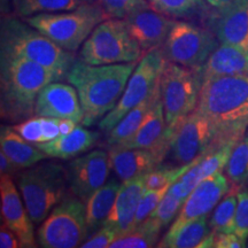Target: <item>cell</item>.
Wrapping results in <instances>:
<instances>
[{"mask_svg": "<svg viewBox=\"0 0 248 248\" xmlns=\"http://www.w3.org/2000/svg\"><path fill=\"white\" fill-rule=\"evenodd\" d=\"M234 145L235 142H229L218 150L204 155L202 159L198 161L192 168L188 169L177 182L170 186L168 190L169 193L185 202L191 192L201 182L208 178L213 173L221 171L222 169L225 168Z\"/></svg>", "mask_w": 248, "mask_h": 248, "instance_id": "obj_20", "label": "cell"}, {"mask_svg": "<svg viewBox=\"0 0 248 248\" xmlns=\"http://www.w3.org/2000/svg\"><path fill=\"white\" fill-rule=\"evenodd\" d=\"M133 38L142 49V53L160 48L168 37L176 20L154 11L145 8L123 18Z\"/></svg>", "mask_w": 248, "mask_h": 248, "instance_id": "obj_18", "label": "cell"}, {"mask_svg": "<svg viewBox=\"0 0 248 248\" xmlns=\"http://www.w3.org/2000/svg\"><path fill=\"white\" fill-rule=\"evenodd\" d=\"M202 82L225 76L248 75V52L229 44H221L200 68Z\"/></svg>", "mask_w": 248, "mask_h": 248, "instance_id": "obj_23", "label": "cell"}, {"mask_svg": "<svg viewBox=\"0 0 248 248\" xmlns=\"http://www.w3.org/2000/svg\"><path fill=\"white\" fill-rule=\"evenodd\" d=\"M246 247H248V243H247V244H246Z\"/></svg>", "mask_w": 248, "mask_h": 248, "instance_id": "obj_46", "label": "cell"}, {"mask_svg": "<svg viewBox=\"0 0 248 248\" xmlns=\"http://www.w3.org/2000/svg\"><path fill=\"white\" fill-rule=\"evenodd\" d=\"M109 160L111 170L122 182L139 177L156 169L163 162L159 154L142 148H125L119 145L110 146Z\"/></svg>", "mask_w": 248, "mask_h": 248, "instance_id": "obj_21", "label": "cell"}, {"mask_svg": "<svg viewBox=\"0 0 248 248\" xmlns=\"http://www.w3.org/2000/svg\"><path fill=\"white\" fill-rule=\"evenodd\" d=\"M215 232L210 228L208 215L185 223L177 229H169L156 247L161 248H212Z\"/></svg>", "mask_w": 248, "mask_h": 248, "instance_id": "obj_24", "label": "cell"}, {"mask_svg": "<svg viewBox=\"0 0 248 248\" xmlns=\"http://www.w3.org/2000/svg\"><path fill=\"white\" fill-rule=\"evenodd\" d=\"M35 116L71 120L82 123L84 113L77 90L57 80L42 89L36 99Z\"/></svg>", "mask_w": 248, "mask_h": 248, "instance_id": "obj_15", "label": "cell"}, {"mask_svg": "<svg viewBox=\"0 0 248 248\" xmlns=\"http://www.w3.org/2000/svg\"><path fill=\"white\" fill-rule=\"evenodd\" d=\"M0 170H1V175L14 176L22 169L9 159L4 152H0Z\"/></svg>", "mask_w": 248, "mask_h": 248, "instance_id": "obj_43", "label": "cell"}, {"mask_svg": "<svg viewBox=\"0 0 248 248\" xmlns=\"http://www.w3.org/2000/svg\"><path fill=\"white\" fill-rule=\"evenodd\" d=\"M93 2L95 0H11V6L15 15L24 18L42 13L71 11Z\"/></svg>", "mask_w": 248, "mask_h": 248, "instance_id": "obj_31", "label": "cell"}, {"mask_svg": "<svg viewBox=\"0 0 248 248\" xmlns=\"http://www.w3.org/2000/svg\"><path fill=\"white\" fill-rule=\"evenodd\" d=\"M247 185H248V182H247Z\"/></svg>", "mask_w": 248, "mask_h": 248, "instance_id": "obj_47", "label": "cell"}, {"mask_svg": "<svg viewBox=\"0 0 248 248\" xmlns=\"http://www.w3.org/2000/svg\"><path fill=\"white\" fill-rule=\"evenodd\" d=\"M218 43L210 29L186 21H176L160 49L167 61L199 69L218 47Z\"/></svg>", "mask_w": 248, "mask_h": 248, "instance_id": "obj_12", "label": "cell"}, {"mask_svg": "<svg viewBox=\"0 0 248 248\" xmlns=\"http://www.w3.org/2000/svg\"><path fill=\"white\" fill-rule=\"evenodd\" d=\"M166 61L160 48L151 49L142 55L130 76L119 104L99 121L98 126L101 131L109 132L130 110L144 102L159 88Z\"/></svg>", "mask_w": 248, "mask_h": 248, "instance_id": "obj_10", "label": "cell"}, {"mask_svg": "<svg viewBox=\"0 0 248 248\" xmlns=\"http://www.w3.org/2000/svg\"><path fill=\"white\" fill-rule=\"evenodd\" d=\"M0 247L1 248H17L21 247L20 240L13 231L9 230L4 223L0 228Z\"/></svg>", "mask_w": 248, "mask_h": 248, "instance_id": "obj_42", "label": "cell"}, {"mask_svg": "<svg viewBox=\"0 0 248 248\" xmlns=\"http://www.w3.org/2000/svg\"><path fill=\"white\" fill-rule=\"evenodd\" d=\"M67 78L37 62L1 52L0 70V114L7 123L23 122L35 115L36 99L49 83Z\"/></svg>", "mask_w": 248, "mask_h": 248, "instance_id": "obj_1", "label": "cell"}, {"mask_svg": "<svg viewBox=\"0 0 248 248\" xmlns=\"http://www.w3.org/2000/svg\"><path fill=\"white\" fill-rule=\"evenodd\" d=\"M84 201L69 194L42 222L37 241L44 248L79 247L88 237Z\"/></svg>", "mask_w": 248, "mask_h": 248, "instance_id": "obj_9", "label": "cell"}, {"mask_svg": "<svg viewBox=\"0 0 248 248\" xmlns=\"http://www.w3.org/2000/svg\"><path fill=\"white\" fill-rule=\"evenodd\" d=\"M120 237V233L114 226L109 224L102 225L99 230L90 235L88 239L83 241L79 247L82 248H105L109 247L111 243Z\"/></svg>", "mask_w": 248, "mask_h": 248, "instance_id": "obj_40", "label": "cell"}, {"mask_svg": "<svg viewBox=\"0 0 248 248\" xmlns=\"http://www.w3.org/2000/svg\"><path fill=\"white\" fill-rule=\"evenodd\" d=\"M0 46L2 53L18 55L66 75L77 60L75 53L55 44L17 15H1Z\"/></svg>", "mask_w": 248, "mask_h": 248, "instance_id": "obj_4", "label": "cell"}, {"mask_svg": "<svg viewBox=\"0 0 248 248\" xmlns=\"http://www.w3.org/2000/svg\"><path fill=\"white\" fill-rule=\"evenodd\" d=\"M172 133L167 126L163 104L160 99L137 132L128 140L119 144V146L154 151L166 160Z\"/></svg>", "mask_w": 248, "mask_h": 248, "instance_id": "obj_19", "label": "cell"}, {"mask_svg": "<svg viewBox=\"0 0 248 248\" xmlns=\"http://www.w3.org/2000/svg\"><path fill=\"white\" fill-rule=\"evenodd\" d=\"M238 204L235 210L234 233L247 243L248 239V190L237 192Z\"/></svg>", "mask_w": 248, "mask_h": 248, "instance_id": "obj_39", "label": "cell"}, {"mask_svg": "<svg viewBox=\"0 0 248 248\" xmlns=\"http://www.w3.org/2000/svg\"><path fill=\"white\" fill-rule=\"evenodd\" d=\"M246 241L235 233L215 232V235H214V247L215 248H243L246 247Z\"/></svg>", "mask_w": 248, "mask_h": 248, "instance_id": "obj_41", "label": "cell"}, {"mask_svg": "<svg viewBox=\"0 0 248 248\" xmlns=\"http://www.w3.org/2000/svg\"><path fill=\"white\" fill-rule=\"evenodd\" d=\"M231 190V182L222 171H217L200 183L183 204L170 229H177L185 223L207 216Z\"/></svg>", "mask_w": 248, "mask_h": 248, "instance_id": "obj_14", "label": "cell"}, {"mask_svg": "<svg viewBox=\"0 0 248 248\" xmlns=\"http://www.w3.org/2000/svg\"><path fill=\"white\" fill-rule=\"evenodd\" d=\"M77 123L71 120L53 119V117H30L23 122L12 125L21 137L35 144L46 142L73 131Z\"/></svg>", "mask_w": 248, "mask_h": 248, "instance_id": "obj_26", "label": "cell"}, {"mask_svg": "<svg viewBox=\"0 0 248 248\" xmlns=\"http://www.w3.org/2000/svg\"><path fill=\"white\" fill-rule=\"evenodd\" d=\"M15 179L33 223H42L70 194L67 167L57 161H40L18 171Z\"/></svg>", "mask_w": 248, "mask_h": 248, "instance_id": "obj_5", "label": "cell"}, {"mask_svg": "<svg viewBox=\"0 0 248 248\" xmlns=\"http://www.w3.org/2000/svg\"><path fill=\"white\" fill-rule=\"evenodd\" d=\"M195 111L214 123L222 146L237 142L248 128V75L203 80Z\"/></svg>", "mask_w": 248, "mask_h": 248, "instance_id": "obj_3", "label": "cell"}, {"mask_svg": "<svg viewBox=\"0 0 248 248\" xmlns=\"http://www.w3.org/2000/svg\"><path fill=\"white\" fill-rule=\"evenodd\" d=\"M108 17L101 6L93 2L71 11L36 14L23 20L53 40L55 44L75 53L82 47L94 28Z\"/></svg>", "mask_w": 248, "mask_h": 248, "instance_id": "obj_6", "label": "cell"}, {"mask_svg": "<svg viewBox=\"0 0 248 248\" xmlns=\"http://www.w3.org/2000/svg\"><path fill=\"white\" fill-rule=\"evenodd\" d=\"M145 191V175L123 182L117 193L113 210L105 224L114 226L120 235L131 230L135 225L138 204Z\"/></svg>", "mask_w": 248, "mask_h": 248, "instance_id": "obj_22", "label": "cell"}, {"mask_svg": "<svg viewBox=\"0 0 248 248\" xmlns=\"http://www.w3.org/2000/svg\"><path fill=\"white\" fill-rule=\"evenodd\" d=\"M206 1L214 8H223L225 6L233 4V2L238 1V0H206Z\"/></svg>", "mask_w": 248, "mask_h": 248, "instance_id": "obj_44", "label": "cell"}, {"mask_svg": "<svg viewBox=\"0 0 248 248\" xmlns=\"http://www.w3.org/2000/svg\"><path fill=\"white\" fill-rule=\"evenodd\" d=\"M201 159H202V157H201ZM198 161L188 164H184V166L166 164V166L157 167L156 169L145 173V187H146V190H159V188H162L164 186L172 185L173 183L177 182L188 169L192 168Z\"/></svg>", "mask_w": 248, "mask_h": 248, "instance_id": "obj_35", "label": "cell"}, {"mask_svg": "<svg viewBox=\"0 0 248 248\" xmlns=\"http://www.w3.org/2000/svg\"><path fill=\"white\" fill-rule=\"evenodd\" d=\"M183 204H184V201L179 200L178 198L167 192L150 217L164 229L172 222L173 218L177 217Z\"/></svg>", "mask_w": 248, "mask_h": 248, "instance_id": "obj_37", "label": "cell"}, {"mask_svg": "<svg viewBox=\"0 0 248 248\" xmlns=\"http://www.w3.org/2000/svg\"><path fill=\"white\" fill-rule=\"evenodd\" d=\"M171 186V185H170ZM170 186H164L159 190H146L144 195L141 197L140 202L138 204L137 213H136V218H135V225L141 224L145 219H147L151 216V214L154 212V209L156 208V206L159 202L162 200V198L166 195L168 192Z\"/></svg>", "mask_w": 248, "mask_h": 248, "instance_id": "obj_38", "label": "cell"}, {"mask_svg": "<svg viewBox=\"0 0 248 248\" xmlns=\"http://www.w3.org/2000/svg\"><path fill=\"white\" fill-rule=\"evenodd\" d=\"M67 170L70 194L86 202L98 188L106 184L111 170L109 153L94 150L76 156L67 164Z\"/></svg>", "mask_w": 248, "mask_h": 248, "instance_id": "obj_13", "label": "cell"}, {"mask_svg": "<svg viewBox=\"0 0 248 248\" xmlns=\"http://www.w3.org/2000/svg\"><path fill=\"white\" fill-rule=\"evenodd\" d=\"M202 85L200 68H188L166 61L161 75V101L170 131L197 108Z\"/></svg>", "mask_w": 248, "mask_h": 248, "instance_id": "obj_8", "label": "cell"}, {"mask_svg": "<svg viewBox=\"0 0 248 248\" xmlns=\"http://www.w3.org/2000/svg\"><path fill=\"white\" fill-rule=\"evenodd\" d=\"M121 185L122 184L115 178L110 179L98 188L85 202L88 235L94 233L107 222L115 204Z\"/></svg>", "mask_w": 248, "mask_h": 248, "instance_id": "obj_27", "label": "cell"}, {"mask_svg": "<svg viewBox=\"0 0 248 248\" xmlns=\"http://www.w3.org/2000/svg\"><path fill=\"white\" fill-rule=\"evenodd\" d=\"M239 187L231 188L228 195H225L214 208L209 225L214 232H224V233H234L235 210H237L238 198L237 191Z\"/></svg>", "mask_w": 248, "mask_h": 248, "instance_id": "obj_33", "label": "cell"}, {"mask_svg": "<svg viewBox=\"0 0 248 248\" xmlns=\"http://www.w3.org/2000/svg\"><path fill=\"white\" fill-rule=\"evenodd\" d=\"M9 0H1V14H8Z\"/></svg>", "mask_w": 248, "mask_h": 248, "instance_id": "obj_45", "label": "cell"}, {"mask_svg": "<svg viewBox=\"0 0 248 248\" xmlns=\"http://www.w3.org/2000/svg\"><path fill=\"white\" fill-rule=\"evenodd\" d=\"M0 146H1V152H4L21 169L29 168L48 157L36 145L29 144V141L21 137L12 128V125H1Z\"/></svg>", "mask_w": 248, "mask_h": 248, "instance_id": "obj_28", "label": "cell"}, {"mask_svg": "<svg viewBox=\"0 0 248 248\" xmlns=\"http://www.w3.org/2000/svg\"><path fill=\"white\" fill-rule=\"evenodd\" d=\"M99 133L77 125L73 131L46 142L35 144L48 157L69 160L85 153L97 145Z\"/></svg>", "mask_w": 248, "mask_h": 248, "instance_id": "obj_25", "label": "cell"}, {"mask_svg": "<svg viewBox=\"0 0 248 248\" xmlns=\"http://www.w3.org/2000/svg\"><path fill=\"white\" fill-rule=\"evenodd\" d=\"M161 99L160 86L152 93L144 102L135 107L120 121L119 123L107 132V145L108 146H115V145L122 144L123 141L128 140L132 137L140 125L146 120L148 114L151 113L155 105Z\"/></svg>", "mask_w": 248, "mask_h": 248, "instance_id": "obj_29", "label": "cell"}, {"mask_svg": "<svg viewBox=\"0 0 248 248\" xmlns=\"http://www.w3.org/2000/svg\"><path fill=\"white\" fill-rule=\"evenodd\" d=\"M142 49L123 18L108 17L99 23L80 47L78 60L92 66L139 61Z\"/></svg>", "mask_w": 248, "mask_h": 248, "instance_id": "obj_7", "label": "cell"}, {"mask_svg": "<svg viewBox=\"0 0 248 248\" xmlns=\"http://www.w3.org/2000/svg\"><path fill=\"white\" fill-rule=\"evenodd\" d=\"M137 62L92 66L77 59L67 80L78 93L84 113L83 125H93L115 108Z\"/></svg>", "mask_w": 248, "mask_h": 248, "instance_id": "obj_2", "label": "cell"}, {"mask_svg": "<svg viewBox=\"0 0 248 248\" xmlns=\"http://www.w3.org/2000/svg\"><path fill=\"white\" fill-rule=\"evenodd\" d=\"M0 197L4 224L17 235L21 247H37L33 222L28 214L24 202L21 200V193H18L11 175H1Z\"/></svg>", "mask_w": 248, "mask_h": 248, "instance_id": "obj_16", "label": "cell"}, {"mask_svg": "<svg viewBox=\"0 0 248 248\" xmlns=\"http://www.w3.org/2000/svg\"><path fill=\"white\" fill-rule=\"evenodd\" d=\"M207 22L221 44L239 46L248 52V0L215 8Z\"/></svg>", "mask_w": 248, "mask_h": 248, "instance_id": "obj_17", "label": "cell"}, {"mask_svg": "<svg viewBox=\"0 0 248 248\" xmlns=\"http://www.w3.org/2000/svg\"><path fill=\"white\" fill-rule=\"evenodd\" d=\"M109 17L124 18L135 12L150 8L148 0H95Z\"/></svg>", "mask_w": 248, "mask_h": 248, "instance_id": "obj_36", "label": "cell"}, {"mask_svg": "<svg viewBox=\"0 0 248 248\" xmlns=\"http://www.w3.org/2000/svg\"><path fill=\"white\" fill-rule=\"evenodd\" d=\"M221 147L214 123L194 110L173 129L166 160L173 166H184Z\"/></svg>", "mask_w": 248, "mask_h": 248, "instance_id": "obj_11", "label": "cell"}, {"mask_svg": "<svg viewBox=\"0 0 248 248\" xmlns=\"http://www.w3.org/2000/svg\"><path fill=\"white\" fill-rule=\"evenodd\" d=\"M151 7L171 18H186L204 11V0H148Z\"/></svg>", "mask_w": 248, "mask_h": 248, "instance_id": "obj_34", "label": "cell"}, {"mask_svg": "<svg viewBox=\"0 0 248 248\" xmlns=\"http://www.w3.org/2000/svg\"><path fill=\"white\" fill-rule=\"evenodd\" d=\"M224 170L232 186L241 187L248 182V128L232 148Z\"/></svg>", "mask_w": 248, "mask_h": 248, "instance_id": "obj_32", "label": "cell"}, {"mask_svg": "<svg viewBox=\"0 0 248 248\" xmlns=\"http://www.w3.org/2000/svg\"><path fill=\"white\" fill-rule=\"evenodd\" d=\"M162 226L148 217L141 224L133 226L126 233L121 234L109 248H150L157 246Z\"/></svg>", "mask_w": 248, "mask_h": 248, "instance_id": "obj_30", "label": "cell"}]
</instances>
